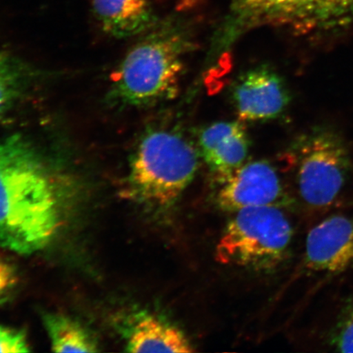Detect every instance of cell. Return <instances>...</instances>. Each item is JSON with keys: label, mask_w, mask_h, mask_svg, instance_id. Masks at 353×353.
<instances>
[{"label": "cell", "mask_w": 353, "mask_h": 353, "mask_svg": "<svg viewBox=\"0 0 353 353\" xmlns=\"http://www.w3.org/2000/svg\"><path fill=\"white\" fill-rule=\"evenodd\" d=\"M194 43L184 30L165 26L132 47L112 74L110 98L123 107H151L176 98Z\"/></svg>", "instance_id": "7a4b0ae2"}, {"label": "cell", "mask_w": 353, "mask_h": 353, "mask_svg": "<svg viewBox=\"0 0 353 353\" xmlns=\"http://www.w3.org/2000/svg\"><path fill=\"white\" fill-rule=\"evenodd\" d=\"M60 224L54 179L29 140L0 141V245L19 254L50 244Z\"/></svg>", "instance_id": "6da1fadb"}, {"label": "cell", "mask_w": 353, "mask_h": 353, "mask_svg": "<svg viewBox=\"0 0 353 353\" xmlns=\"http://www.w3.org/2000/svg\"><path fill=\"white\" fill-rule=\"evenodd\" d=\"M22 72L20 66L17 65L6 52L0 50V76Z\"/></svg>", "instance_id": "ac0fdd59"}, {"label": "cell", "mask_w": 353, "mask_h": 353, "mask_svg": "<svg viewBox=\"0 0 353 353\" xmlns=\"http://www.w3.org/2000/svg\"><path fill=\"white\" fill-rule=\"evenodd\" d=\"M25 85L23 72L0 77V118L20 98Z\"/></svg>", "instance_id": "9a60e30c"}, {"label": "cell", "mask_w": 353, "mask_h": 353, "mask_svg": "<svg viewBox=\"0 0 353 353\" xmlns=\"http://www.w3.org/2000/svg\"><path fill=\"white\" fill-rule=\"evenodd\" d=\"M290 157L304 203L315 210L332 205L343 191L352 168L350 148L341 134L327 126L312 128L294 141Z\"/></svg>", "instance_id": "8992f818"}, {"label": "cell", "mask_w": 353, "mask_h": 353, "mask_svg": "<svg viewBox=\"0 0 353 353\" xmlns=\"http://www.w3.org/2000/svg\"><path fill=\"white\" fill-rule=\"evenodd\" d=\"M232 99L240 121L274 120L285 112L290 95L279 74L268 65L255 66L237 78Z\"/></svg>", "instance_id": "9c48e42d"}, {"label": "cell", "mask_w": 353, "mask_h": 353, "mask_svg": "<svg viewBox=\"0 0 353 353\" xmlns=\"http://www.w3.org/2000/svg\"><path fill=\"white\" fill-rule=\"evenodd\" d=\"M19 283L16 268L0 257V305L10 299Z\"/></svg>", "instance_id": "e0dca14e"}, {"label": "cell", "mask_w": 353, "mask_h": 353, "mask_svg": "<svg viewBox=\"0 0 353 353\" xmlns=\"http://www.w3.org/2000/svg\"><path fill=\"white\" fill-rule=\"evenodd\" d=\"M92 3L101 28L113 37H132L151 23L150 0H92Z\"/></svg>", "instance_id": "7c38bea8"}, {"label": "cell", "mask_w": 353, "mask_h": 353, "mask_svg": "<svg viewBox=\"0 0 353 353\" xmlns=\"http://www.w3.org/2000/svg\"><path fill=\"white\" fill-rule=\"evenodd\" d=\"M221 184L216 201L223 211L235 213L250 207H281L289 202L280 175L268 161L246 162Z\"/></svg>", "instance_id": "52a82bcc"}, {"label": "cell", "mask_w": 353, "mask_h": 353, "mask_svg": "<svg viewBox=\"0 0 353 353\" xmlns=\"http://www.w3.org/2000/svg\"><path fill=\"white\" fill-rule=\"evenodd\" d=\"M29 352L30 345L23 330L0 325V353Z\"/></svg>", "instance_id": "2e32d148"}, {"label": "cell", "mask_w": 353, "mask_h": 353, "mask_svg": "<svg viewBox=\"0 0 353 353\" xmlns=\"http://www.w3.org/2000/svg\"><path fill=\"white\" fill-rule=\"evenodd\" d=\"M250 145L241 122L219 121L201 131L197 148L211 173L222 183L246 163Z\"/></svg>", "instance_id": "30bf717a"}, {"label": "cell", "mask_w": 353, "mask_h": 353, "mask_svg": "<svg viewBox=\"0 0 353 353\" xmlns=\"http://www.w3.org/2000/svg\"><path fill=\"white\" fill-rule=\"evenodd\" d=\"M198 148L174 128H152L132 153L125 195L154 213L176 205L199 167Z\"/></svg>", "instance_id": "3957f363"}, {"label": "cell", "mask_w": 353, "mask_h": 353, "mask_svg": "<svg viewBox=\"0 0 353 353\" xmlns=\"http://www.w3.org/2000/svg\"><path fill=\"white\" fill-rule=\"evenodd\" d=\"M330 343L338 352H353V300L343 308L331 331Z\"/></svg>", "instance_id": "5bb4252c"}, {"label": "cell", "mask_w": 353, "mask_h": 353, "mask_svg": "<svg viewBox=\"0 0 353 353\" xmlns=\"http://www.w3.org/2000/svg\"><path fill=\"white\" fill-rule=\"evenodd\" d=\"M303 267L307 272L327 276L353 269V216L334 214L311 229Z\"/></svg>", "instance_id": "ba28073f"}, {"label": "cell", "mask_w": 353, "mask_h": 353, "mask_svg": "<svg viewBox=\"0 0 353 353\" xmlns=\"http://www.w3.org/2000/svg\"><path fill=\"white\" fill-rule=\"evenodd\" d=\"M265 26L305 37H338L353 32V0H232L219 46Z\"/></svg>", "instance_id": "277c9868"}, {"label": "cell", "mask_w": 353, "mask_h": 353, "mask_svg": "<svg viewBox=\"0 0 353 353\" xmlns=\"http://www.w3.org/2000/svg\"><path fill=\"white\" fill-rule=\"evenodd\" d=\"M293 234L281 207L238 210L216 245V261L255 271L274 270L288 256Z\"/></svg>", "instance_id": "5b68a950"}, {"label": "cell", "mask_w": 353, "mask_h": 353, "mask_svg": "<svg viewBox=\"0 0 353 353\" xmlns=\"http://www.w3.org/2000/svg\"><path fill=\"white\" fill-rule=\"evenodd\" d=\"M121 329L126 352L183 353L195 351L182 330L151 312L132 313L123 321Z\"/></svg>", "instance_id": "8fae6325"}, {"label": "cell", "mask_w": 353, "mask_h": 353, "mask_svg": "<svg viewBox=\"0 0 353 353\" xmlns=\"http://www.w3.org/2000/svg\"><path fill=\"white\" fill-rule=\"evenodd\" d=\"M44 327L55 352H97L98 343L79 321L59 313H46Z\"/></svg>", "instance_id": "4fadbf2b"}]
</instances>
